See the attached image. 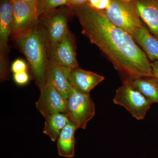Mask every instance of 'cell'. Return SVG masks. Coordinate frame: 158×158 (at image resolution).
<instances>
[{
	"label": "cell",
	"mask_w": 158,
	"mask_h": 158,
	"mask_svg": "<svg viewBox=\"0 0 158 158\" xmlns=\"http://www.w3.org/2000/svg\"><path fill=\"white\" fill-rule=\"evenodd\" d=\"M44 118L45 120L43 132L48 136L52 141H56L69 121L68 116L65 113H56Z\"/></svg>",
	"instance_id": "obj_16"
},
{
	"label": "cell",
	"mask_w": 158,
	"mask_h": 158,
	"mask_svg": "<svg viewBox=\"0 0 158 158\" xmlns=\"http://www.w3.org/2000/svg\"><path fill=\"white\" fill-rule=\"evenodd\" d=\"M13 15L11 35L16 39L32 30L39 19L36 7L21 0L12 1Z\"/></svg>",
	"instance_id": "obj_6"
},
{
	"label": "cell",
	"mask_w": 158,
	"mask_h": 158,
	"mask_svg": "<svg viewBox=\"0 0 158 158\" xmlns=\"http://www.w3.org/2000/svg\"></svg>",
	"instance_id": "obj_27"
},
{
	"label": "cell",
	"mask_w": 158,
	"mask_h": 158,
	"mask_svg": "<svg viewBox=\"0 0 158 158\" xmlns=\"http://www.w3.org/2000/svg\"><path fill=\"white\" fill-rule=\"evenodd\" d=\"M65 114L77 129H85L95 115V105L90 94L82 93L72 88L67 98Z\"/></svg>",
	"instance_id": "obj_3"
},
{
	"label": "cell",
	"mask_w": 158,
	"mask_h": 158,
	"mask_svg": "<svg viewBox=\"0 0 158 158\" xmlns=\"http://www.w3.org/2000/svg\"><path fill=\"white\" fill-rule=\"evenodd\" d=\"M11 69L14 73H18L27 71V65L23 60L18 59L12 63Z\"/></svg>",
	"instance_id": "obj_20"
},
{
	"label": "cell",
	"mask_w": 158,
	"mask_h": 158,
	"mask_svg": "<svg viewBox=\"0 0 158 158\" xmlns=\"http://www.w3.org/2000/svg\"><path fill=\"white\" fill-rule=\"evenodd\" d=\"M48 58L65 67L71 69L78 67L74 41L69 30L61 39L49 44Z\"/></svg>",
	"instance_id": "obj_8"
},
{
	"label": "cell",
	"mask_w": 158,
	"mask_h": 158,
	"mask_svg": "<svg viewBox=\"0 0 158 158\" xmlns=\"http://www.w3.org/2000/svg\"><path fill=\"white\" fill-rule=\"evenodd\" d=\"M123 1H125V2H131V0H123Z\"/></svg>",
	"instance_id": "obj_25"
},
{
	"label": "cell",
	"mask_w": 158,
	"mask_h": 158,
	"mask_svg": "<svg viewBox=\"0 0 158 158\" xmlns=\"http://www.w3.org/2000/svg\"><path fill=\"white\" fill-rule=\"evenodd\" d=\"M152 61H158V39L152 35L144 27L136 29L131 35Z\"/></svg>",
	"instance_id": "obj_15"
},
{
	"label": "cell",
	"mask_w": 158,
	"mask_h": 158,
	"mask_svg": "<svg viewBox=\"0 0 158 158\" xmlns=\"http://www.w3.org/2000/svg\"><path fill=\"white\" fill-rule=\"evenodd\" d=\"M111 0H88V4L94 9L99 11H106L109 8Z\"/></svg>",
	"instance_id": "obj_19"
},
{
	"label": "cell",
	"mask_w": 158,
	"mask_h": 158,
	"mask_svg": "<svg viewBox=\"0 0 158 158\" xmlns=\"http://www.w3.org/2000/svg\"><path fill=\"white\" fill-rule=\"evenodd\" d=\"M88 0H69L70 7L73 6H79L88 3Z\"/></svg>",
	"instance_id": "obj_22"
},
{
	"label": "cell",
	"mask_w": 158,
	"mask_h": 158,
	"mask_svg": "<svg viewBox=\"0 0 158 158\" xmlns=\"http://www.w3.org/2000/svg\"><path fill=\"white\" fill-rule=\"evenodd\" d=\"M62 6L43 14L39 17L47 34L49 44L62 38L68 32L70 7Z\"/></svg>",
	"instance_id": "obj_7"
},
{
	"label": "cell",
	"mask_w": 158,
	"mask_h": 158,
	"mask_svg": "<svg viewBox=\"0 0 158 158\" xmlns=\"http://www.w3.org/2000/svg\"><path fill=\"white\" fill-rule=\"evenodd\" d=\"M129 81L133 88L142 94L152 104L158 103L157 79L154 77H144Z\"/></svg>",
	"instance_id": "obj_17"
},
{
	"label": "cell",
	"mask_w": 158,
	"mask_h": 158,
	"mask_svg": "<svg viewBox=\"0 0 158 158\" xmlns=\"http://www.w3.org/2000/svg\"><path fill=\"white\" fill-rule=\"evenodd\" d=\"M151 64L154 77L158 80V61H154Z\"/></svg>",
	"instance_id": "obj_23"
},
{
	"label": "cell",
	"mask_w": 158,
	"mask_h": 158,
	"mask_svg": "<svg viewBox=\"0 0 158 158\" xmlns=\"http://www.w3.org/2000/svg\"><path fill=\"white\" fill-rule=\"evenodd\" d=\"M15 81L19 85H25L29 81V77L27 71L14 73Z\"/></svg>",
	"instance_id": "obj_21"
},
{
	"label": "cell",
	"mask_w": 158,
	"mask_h": 158,
	"mask_svg": "<svg viewBox=\"0 0 158 158\" xmlns=\"http://www.w3.org/2000/svg\"><path fill=\"white\" fill-rule=\"evenodd\" d=\"M11 1H14V0H11Z\"/></svg>",
	"instance_id": "obj_26"
},
{
	"label": "cell",
	"mask_w": 158,
	"mask_h": 158,
	"mask_svg": "<svg viewBox=\"0 0 158 158\" xmlns=\"http://www.w3.org/2000/svg\"><path fill=\"white\" fill-rule=\"evenodd\" d=\"M105 80L103 76L77 67L71 69L69 81L72 88L82 93L89 94Z\"/></svg>",
	"instance_id": "obj_11"
},
{
	"label": "cell",
	"mask_w": 158,
	"mask_h": 158,
	"mask_svg": "<svg viewBox=\"0 0 158 158\" xmlns=\"http://www.w3.org/2000/svg\"><path fill=\"white\" fill-rule=\"evenodd\" d=\"M67 99L50 85L45 84L40 88V95L36 108L44 118L56 113H66Z\"/></svg>",
	"instance_id": "obj_9"
},
{
	"label": "cell",
	"mask_w": 158,
	"mask_h": 158,
	"mask_svg": "<svg viewBox=\"0 0 158 158\" xmlns=\"http://www.w3.org/2000/svg\"><path fill=\"white\" fill-rule=\"evenodd\" d=\"M113 102L115 104L125 108L138 120L144 119L152 105L149 100L133 88L127 80H125L116 90Z\"/></svg>",
	"instance_id": "obj_5"
},
{
	"label": "cell",
	"mask_w": 158,
	"mask_h": 158,
	"mask_svg": "<svg viewBox=\"0 0 158 158\" xmlns=\"http://www.w3.org/2000/svg\"><path fill=\"white\" fill-rule=\"evenodd\" d=\"M70 9L78 19L82 34L101 50L117 70L127 77V81L154 77L146 54L131 35L110 21L104 11L94 9L88 3Z\"/></svg>",
	"instance_id": "obj_1"
},
{
	"label": "cell",
	"mask_w": 158,
	"mask_h": 158,
	"mask_svg": "<svg viewBox=\"0 0 158 158\" xmlns=\"http://www.w3.org/2000/svg\"><path fill=\"white\" fill-rule=\"evenodd\" d=\"M21 1H22L28 3L31 6L36 7L38 0H21Z\"/></svg>",
	"instance_id": "obj_24"
},
{
	"label": "cell",
	"mask_w": 158,
	"mask_h": 158,
	"mask_svg": "<svg viewBox=\"0 0 158 158\" xmlns=\"http://www.w3.org/2000/svg\"><path fill=\"white\" fill-rule=\"evenodd\" d=\"M66 6L70 7L69 0H38L36 6L37 15H40L52 10L57 7Z\"/></svg>",
	"instance_id": "obj_18"
},
{
	"label": "cell",
	"mask_w": 158,
	"mask_h": 158,
	"mask_svg": "<svg viewBox=\"0 0 158 158\" xmlns=\"http://www.w3.org/2000/svg\"><path fill=\"white\" fill-rule=\"evenodd\" d=\"M13 15L11 0H1L0 6V60H6L9 37L11 34Z\"/></svg>",
	"instance_id": "obj_12"
},
{
	"label": "cell",
	"mask_w": 158,
	"mask_h": 158,
	"mask_svg": "<svg viewBox=\"0 0 158 158\" xmlns=\"http://www.w3.org/2000/svg\"><path fill=\"white\" fill-rule=\"evenodd\" d=\"M135 5L139 17L158 36V0H137Z\"/></svg>",
	"instance_id": "obj_13"
},
{
	"label": "cell",
	"mask_w": 158,
	"mask_h": 158,
	"mask_svg": "<svg viewBox=\"0 0 158 158\" xmlns=\"http://www.w3.org/2000/svg\"><path fill=\"white\" fill-rule=\"evenodd\" d=\"M76 130L75 125L69 120L57 140V148L59 156L70 158L74 156L76 143L74 134Z\"/></svg>",
	"instance_id": "obj_14"
},
{
	"label": "cell",
	"mask_w": 158,
	"mask_h": 158,
	"mask_svg": "<svg viewBox=\"0 0 158 158\" xmlns=\"http://www.w3.org/2000/svg\"><path fill=\"white\" fill-rule=\"evenodd\" d=\"M14 40L27 59L35 81L40 89L46 84L49 42L46 31L39 19L32 30Z\"/></svg>",
	"instance_id": "obj_2"
},
{
	"label": "cell",
	"mask_w": 158,
	"mask_h": 158,
	"mask_svg": "<svg viewBox=\"0 0 158 158\" xmlns=\"http://www.w3.org/2000/svg\"><path fill=\"white\" fill-rule=\"evenodd\" d=\"M105 13L112 23L131 35L136 29L143 27L135 5L131 2L111 0Z\"/></svg>",
	"instance_id": "obj_4"
},
{
	"label": "cell",
	"mask_w": 158,
	"mask_h": 158,
	"mask_svg": "<svg viewBox=\"0 0 158 158\" xmlns=\"http://www.w3.org/2000/svg\"><path fill=\"white\" fill-rule=\"evenodd\" d=\"M71 69L48 59L46 69V84L52 86L66 99L72 89L69 81Z\"/></svg>",
	"instance_id": "obj_10"
}]
</instances>
